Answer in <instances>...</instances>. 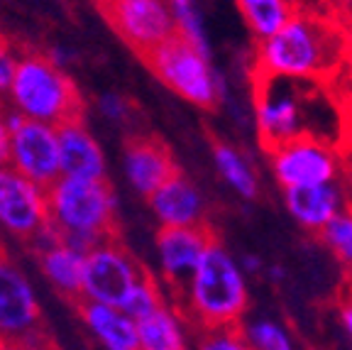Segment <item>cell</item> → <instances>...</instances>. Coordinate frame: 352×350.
Masks as SVG:
<instances>
[{
	"mask_svg": "<svg viewBox=\"0 0 352 350\" xmlns=\"http://www.w3.org/2000/svg\"><path fill=\"white\" fill-rule=\"evenodd\" d=\"M340 186L345 192L347 208H352V137L340 147Z\"/></svg>",
	"mask_w": 352,
	"mask_h": 350,
	"instance_id": "4dcf8cb0",
	"label": "cell"
},
{
	"mask_svg": "<svg viewBox=\"0 0 352 350\" xmlns=\"http://www.w3.org/2000/svg\"><path fill=\"white\" fill-rule=\"evenodd\" d=\"M103 10L113 30L140 56H147L176 34L166 0H108Z\"/></svg>",
	"mask_w": 352,
	"mask_h": 350,
	"instance_id": "8fae6325",
	"label": "cell"
},
{
	"mask_svg": "<svg viewBox=\"0 0 352 350\" xmlns=\"http://www.w3.org/2000/svg\"><path fill=\"white\" fill-rule=\"evenodd\" d=\"M267 274H270V279H272V282H284V277H286V269L281 267V265H272V267L267 269Z\"/></svg>",
	"mask_w": 352,
	"mask_h": 350,
	"instance_id": "e575fe53",
	"label": "cell"
},
{
	"mask_svg": "<svg viewBox=\"0 0 352 350\" xmlns=\"http://www.w3.org/2000/svg\"><path fill=\"white\" fill-rule=\"evenodd\" d=\"M138 350H188L184 318L176 309L162 304L157 311L135 321Z\"/></svg>",
	"mask_w": 352,
	"mask_h": 350,
	"instance_id": "ffe728a7",
	"label": "cell"
},
{
	"mask_svg": "<svg viewBox=\"0 0 352 350\" xmlns=\"http://www.w3.org/2000/svg\"><path fill=\"white\" fill-rule=\"evenodd\" d=\"M235 3L257 42L274 34L301 8V0H235Z\"/></svg>",
	"mask_w": 352,
	"mask_h": 350,
	"instance_id": "7402d4cb",
	"label": "cell"
},
{
	"mask_svg": "<svg viewBox=\"0 0 352 350\" xmlns=\"http://www.w3.org/2000/svg\"><path fill=\"white\" fill-rule=\"evenodd\" d=\"M198 350H252L242 336V329L235 326H218V329H206L201 336Z\"/></svg>",
	"mask_w": 352,
	"mask_h": 350,
	"instance_id": "4316f807",
	"label": "cell"
},
{
	"mask_svg": "<svg viewBox=\"0 0 352 350\" xmlns=\"http://www.w3.org/2000/svg\"><path fill=\"white\" fill-rule=\"evenodd\" d=\"M237 265H240V269L242 272H245V277H248V274H259L264 269V262L262 260L257 258V255H242L240 260H237Z\"/></svg>",
	"mask_w": 352,
	"mask_h": 350,
	"instance_id": "1f68e13d",
	"label": "cell"
},
{
	"mask_svg": "<svg viewBox=\"0 0 352 350\" xmlns=\"http://www.w3.org/2000/svg\"><path fill=\"white\" fill-rule=\"evenodd\" d=\"M0 118L10 130L8 167L44 189L54 184L61 176L56 127L47 125V123L28 121L12 108H8L6 113L0 110Z\"/></svg>",
	"mask_w": 352,
	"mask_h": 350,
	"instance_id": "52a82bcc",
	"label": "cell"
},
{
	"mask_svg": "<svg viewBox=\"0 0 352 350\" xmlns=\"http://www.w3.org/2000/svg\"><path fill=\"white\" fill-rule=\"evenodd\" d=\"M284 206L301 228L320 233L338 214L345 211L347 201L340 181H325L284 189Z\"/></svg>",
	"mask_w": 352,
	"mask_h": 350,
	"instance_id": "9a60e30c",
	"label": "cell"
},
{
	"mask_svg": "<svg viewBox=\"0 0 352 350\" xmlns=\"http://www.w3.org/2000/svg\"><path fill=\"white\" fill-rule=\"evenodd\" d=\"M100 3H108V0H100Z\"/></svg>",
	"mask_w": 352,
	"mask_h": 350,
	"instance_id": "d590c367",
	"label": "cell"
},
{
	"mask_svg": "<svg viewBox=\"0 0 352 350\" xmlns=\"http://www.w3.org/2000/svg\"><path fill=\"white\" fill-rule=\"evenodd\" d=\"M338 316H340L342 331H345L347 338L352 340V296H350V299H345V301L340 304V309H338Z\"/></svg>",
	"mask_w": 352,
	"mask_h": 350,
	"instance_id": "d6a6232c",
	"label": "cell"
},
{
	"mask_svg": "<svg viewBox=\"0 0 352 350\" xmlns=\"http://www.w3.org/2000/svg\"><path fill=\"white\" fill-rule=\"evenodd\" d=\"M0 228L22 240L47 228V189L10 167H0Z\"/></svg>",
	"mask_w": 352,
	"mask_h": 350,
	"instance_id": "7c38bea8",
	"label": "cell"
},
{
	"mask_svg": "<svg viewBox=\"0 0 352 350\" xmlns=\"http://www.w3.org/2000/svg\"><path fill=\"white\" fill-rule=\"evenodd\" d=\"M345 47V34L333 17L301 6L274 34L259 39L254 76L325 81L338 69Z\"/></svg>",
	"mask_w": 352,
	"mask_h": 350,
	"instance_id": "6da1fadb",
	"label": "cell"
},
{
	"mask_svg": "<svg viewBox=\"0 0 352 350\" xmlns=\"http://www.w3.org/2000/svg\"><path fill=\"white\" fill-rule=\"evenodd\" d=\"M242 336L252 350H296L292 333L274 318H252Z\"/></svg>",
	"mask_w": 352,
	"mask_h": 350,
	"instance_id": "cb8c5ba5",
	"label": "cell"
},
{
	"mask_svg": "<svg viewBox=\"0 0 352 350\" xmlns=\"http://www.w3.org/2000/svg\"><path fill=\"white\" fill-rule=\"evenodd\" d=\"M56 140H59V167L61 176L72 179H105L108 165L105 154L96 137L91 135L81 118L66 121L56 125Z\"/></svg>",
	"mask_w": 352,
	"mask_h": 350,
	"instance_id": "2e32d148",
	"label": "cell"
},
{
	"mask_svg": "<svg viewBox=\"0 0 352 350\" xmlns=\"http://www.w3.org/2000/svg\"><path fill=\"white\" fill-rule=\"evenodd\" d=\"M267 154L272 174L284 189L340 181V147L336 143L301 135L267 150Z\"/></svg>",
	"mask_w": 352,
	"mask_h": 350,
	"instance_id": "9c48e42d",
	"label": "cell"
},
{
	"mask_svg": "<svg viewBox=\"0 0 352 350\" xmlns=\"http://www.w3.org/2000/svg\"><path fill=\"white\" fill-rule=\"evenodd\" d=\"M164 304V296H162V289L157 287L149 274H142L140 282L130 289V294L125 296V301L120 304V311L127 313L132 321H140V318L149 316L152 311Z\"/></svg>",
	"mask_w": 352,
	"mask_h": 350,
	"instance_id": "484cf974",
	"label": "cell"
},
{
	"mask_svg": "<svg viewBox=\"0 0 352 350\" xmlns=\"http://www.w3.org/2000/svg\"><path fill=\"white\" fill-rule=\"evenodd\" d=\"M98 108L113 123H122L130 115V103L122 96H118V93H105L103 99L98 101Z\"/></svg>",
	"mask_w": 352,
	"mask_h": 350,
	"instance_id": "f1b7e54d",
	"label": "cell"
},
{
	"mask_svg": "<svg viewBox=\"0 0 352 350\" xmlns=\"http://www.w3.org/2000/svg\"><path fill=\"white\" fill-rule=\"evenodd\" d=\"M149 206L162 223V228H186L204 225L206 201L198 186L184 174H171L157 192L149 194Z\"/></svg>",
	"mask_w": 352,
	"mask_h": 350,
	"instance_id": "e0dca14e",
	"label": "cell"
},
{
	"mask_svg": "<svg viewBox=\"0 0 352 350\" xmlns=\"http://www.w3.org/2000/svg\"><path fill=\"white\" fill-rule=\"evenodd\" d=\"M17 59H20V52L10 44V39L0 32V96H6L8 86L12 81V74H15Z\"/></svg>",
	"mask_w": 352,
	"mask_h": 350,
	"instance_id": "83f0119b",
	"label": "cell"
},
{
	"mask_svg": "<svg viewBox=\"0 0 352 350\" xmlns=\"http://www.w3.org/2000/svg\"><path fill=\"white\" fill-rule=\"evenodd\" d=\"M182 309L201 329L235 326L248 311V277L232 252L210 238L204 258L182 291Z\"/></svg>",
	"mask_w": 352,
	"mask_h": 350,
	"instance_id": "3957f363",
	"label": "cell"
},
{
	"mask_svg": "<svg viewBox=\"0 0 352 350\" xmlns=\"http://www.w3.org/2000/svg\"><path fill=\"white\" fill-rule=\"evenodd\" d=\"M42 309L34 287L15 262L0 255V340L17 350L42 345Z\"/></svg>",
	"mask_w": 352,
	"mask_h": 350,
	"instance_id": "ba28073f",
	"label": "cell"
},
{
	"mask_svg": "<svg viewBox=\"0 0 352 350\" xmlns=\"http://www.w3.org/2000/svg\"><path fill=\"white\" fill-rule=\"evenodd\" d=\"M306 8H311V10L320 12L325 17H333V20L352 15V0H306Z\"/></svg>",
	"mask_w": 352,
	"mask_h": 350,
	"instance_id": "f546056e",
	"label": "cell"
},
{
	"mask_svg": "<svg viewBox=\"0 0 352 350\" xmlns=\"http://www.w3.org/2000/svg\"><path fill=\"white\" fill-rule=\"evenodd\" d=\"M166 3H169L171 20H174L176 37H182L201 54L210 56L208 32H206V22L201 10H198L196 0H166Z\"/></svg>",
	"mask_w": 352,
	"mask_h": 350,
	"instance_id": "603a6c76",
	"label": "cell"
},
{
	"mask_svg": "<svg viewBox=\"0 0 352 350\" xmlns=\"http://www.w3.org/2000/svg\"><path fill=\"white\" fill-rule=\"evenodd\" d=\"M78 313L105 350H138V326L118 307L78 301Z\"/></svg>",
	"mask_w": 352,
	"mask_h": 350,
	"instance_id": "d6986e66",
	"label": "cell"
},
{
	"mask_svg": "<svg viewBox=\"0 0 352 350\" xmlns=\"http://www.w3.org/2000/svg\"><path fill=\"white\" fill-rule=\"evenodd\" d=\"M142 274V267L116 238H105L86 252L81 301H98L120 309Z\"/></svg>",
	"mask_w": 352,
	"mask_h": 350,
	"instance_id": "30bf717a",
	"label": "cell"
},
{
	"mask_svg": "<svg viewBox=\"0 0 352 350\" xmlns=\"http://www.w3.org/2000/svg\"><path fill=\"white\" fill-rule=\"evenodd\" d=\"M118 203L105 179L59 176L47 186V225L61 240L88 252L116 233Z\"/></svg>",
	"mask_w": 352,
	"mask_h": 350,
	"instance_id": "277c9868",
	"label": "cell"
},
{
	"mask_svg": "<svg viewBox=\"0 0 352 350\" xmlns=\"http://www.w3.org/2000/svg\"><path fill=\"white\" fill-rule=\"evenodd\" d=\"M213 162L218 174L223 176L228 186L245 201H254L259 196V179L257 172L252 169L250 159L228 143H215L213 145Z\"/></svg>",
	"mask_w": 352,
	"mask_h": 350,
	"instance_id": "44dd1931",
	"label": "cell"
},
{
	"mask_svg": "<svg viewBox=\"0 0 352 350\" xmlns=\"http://www.w3.org/2000/svg\"><path fill=\"white\" fill-rule=\"evenodd\" d=\"M210 243V233L204 225L186 228H162L157 236V258H160L162 279L174 291H182L191 279L193 269L204 258Z\"/></svg>",
	"mask_w": 352,
	"mask_h": 350,
	"instance_id": "4fadbf2b",
	"label": "cell"
},
{
	"mask_svg": "<svg viewBox=\"0 0 352 350\" xmlns=\"http://www.w3.org/2000/svg\"><path fill=\"white\" fill-rule=\"evenodd\" d=\"M125 176L140 196H149L157 192L171 174H176V165L169 150L149 137H135L125 147Z\"/></svg>",
	"mask_w": 352,
	"mask_h": 350,
	"instance_id": "ac0fdd59",
	"label": "cell"
},
{
	"mask_svg": "<svg viewBox=\"0 0 352 350\" xmlns=\"http://www.w3.org/2000/svg\"><path fill=\"white\" fill-rule=\"evenodd\" d=\"M6 96L8 108L22 118L54 127L66 121H76L83 113L76 83L61 66L39 52L20 54Z\"/></svg>",
	"mask_w": 352,
	"mask_h": 350,
	"instance_id": "5b68a950",
	"label": "cell"
},
{
	"mask_svg": "<svg viewBox=\"0 0 352 350\" xmlns=\"http://www.w3.org/2000/svg\"><path fill=\"white\" fill-rule=\"evenodd\" d=\"M320 240L336 255L338 262L352 272V208H345L320 230Z\"/></svg>",
	"mask_w": 352,
	"mask_h": 350,
	"instance_id": "d4e9b609",
	"label": "cell"
},
{
	"mask_svg": "<svg viewBox=\"0 0 352 350\" xmlns=\"http://www.w3.org/2000/svg\"><path fill=\"white\" fill-rule=\"evenodd\" d=\"M157 79L198 108H215L230 99L228 81L210 64V56L193 50L182 37H169L144 56Z\"/></svg>",
	"mask_w": 352,
	"mask_h": 350,
	"instance_id": "8992f818",
	"label": "cell"
},
{
	"mask_svg": "<svg viewBox=\"0 0 352 350\" xmlns=\"http://www.w3.org/2000/svg\"><path fill=\"white\" fill-rule=\"evenodd\" d=\"M254 127L264 150L301 135L336 143L340 115L330 96L320 93L318 81L254 76Z\"/></svg>",
	"mask_w": 352,
	"mask_h": 350,
	"instance_id": "7a4b0ae2",
	"label": "cell"
},
{
	"mask_svg": "<svg viewBox=\"0 0 352 350\" xmlns=\"http://www.w3.org/2000/svg\"><path fill=\"white\" fill-rule=\"evenodd\" d=\"M8 150H10V130L0 118V167L8 165Z\"/></svg>",
	"mask_w": 352,
	"mask_h": 350,
	"instance_id": "836d02e7",
	"label": "cell"
},
{
	"mask_svg": "<svg viewBox=\"0 0 352 350\" xmlns=\"http://www.w3.org/2000/svg\"><path fill=\"white\" fill-rule=\"evenodd\" d=\"M32 243L39 252V265H42L44 277L50 279V285L54 287L59 294L81 301L86 252L69 245L66 240H61L50 225H47Z\"/></svg>",
	"mask_w": 352,
	"mask_h": 350,
	"instance_id": "5bb4252c",
	"label": "cell"
}]
</instances>
